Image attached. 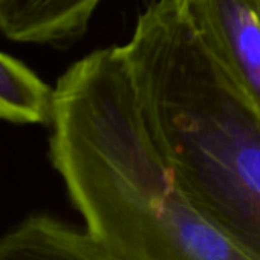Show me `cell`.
Here are the masks:
<instances>
[{
  "label": "cell",
  "instance_id": "obj_4",
  "mask_svg": "<svg viewBox=\"0 0 260 260\" xmlns=\"http://www.w3.org/2000/svg\"><path fill=\"white\" fill-rule=\"evenodd\" d=\"M0 260H128L86 228L34 214L0 236Z\"/></svg>",
  "mask_w": 260,
  "mask_h": 260
},
{
  "label": "cell",
  "instance_id": "obj_6",
  "mask_svg": "<svg viewBox=\"0 0 260 260\" xmlns=\"http://www.w3.org/2000/svg\"><path fill=\"white\" fill-rule=\"evenodd\" d=\"M52 92L23 61L0 51V121L16 125L51 124Z\"/></svg>",
  "mask_w": 260,
  "mask_h": 260
},
{
  "label": "cell",
  "instance_id": "obj_1",
  "mask_svg": "<svg viewBox=\"0 0 260 260\" xmlns=\"http://www.w3.org/2000/svg\"><path fill=\"white\" fill-rule=\"evenodd\" d=\"M49 159L84 228L128 260H260L185 191L150 138L121 46L52 92Z\"/></svg>",
  "mask_w": 260,
  "mask_h": 260
},
{
  "label": "cell",
  "instance_id": "obj_5",
  "mask_svg": "<svg viewBox=\"0 0 260 260\" xmlns=\"http://www.w3.org/2000/svg\"><path fill=\"white\" fill-rule=\"evenodd\" d=\"M101 0H0V32L16 43L64 45L81 37Z\"/></svg>",
  "mask_w": 260,
  "mask_h": 260
},
{
  "label": "cell",
  "instance_id": "obj_2",
  "mask_svg": "<svg viewBox=\"0 0 260 260\" xmlns=\"http://www.w3.org/2000/svg\"><path fill=\"white\" fill-rule=\"evenodd\" d=\"M121 52L176 179L260 257V109L202 43L179 0H152Z\"/></svg>",
  "mask_w": 260,
  "mask_h": 260
},
{
  "label": "cell",
  "instance_id": "obj_3",
  "mask_svg": "<svg viewBox=\"0 0 260 260\" xmlns=\"http://www.w3.org/2000/svg\"><path fill=\"white\" fill-rule=\"evenodd\" d=\"M220 66L260 109V0H179Z\"/></svg>",
  "mask_w": 260,
  "mask_h": 260
}]
</instances>
